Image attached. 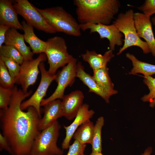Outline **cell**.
Here are the masks:
<instances>
[{"label": "cell", "instance_id": "1", "mask_svg": "<svg viewBox=\"0 0 155 155\" xmlns=\"http://www.w3.org/2000/svg\"><path fill=\"white\" fill-rule=\"evenodd\" d=\"M8 108L0 111L2 134L10 146L11 155H30L34 140L40 131L38 125L41 117L36 109L30 106L26 112L20 107L22 102L32 93L24 92L14 86Z\"/></svg>", "mask_w": 155, "mask_h": 155}, {"label": "cell", "instance_id": "2", "mask_svg": "<svg viewBox=\"0 0 155 155\" xmlns=\"http://www.w3.org/2000/svg\"><path fill=\"white\" fill-rule=\"evenodd\" d=\"M76 13L80 24L109 25L118 12V0H74Z\"/></svg>", "mask_w": 155, "mask_h": 155}, {"label": "cell", "instance_id": "3", "mask_svg": "<svg viewBox=\"0 0 155 155\" xmlns=\"http://www.w3.org/2000/svg\"><path fill=\"white\" fill-rule=\"evenodd\" d=\"M36 8L56 32H62L76 37L81 35L80 24L62 7L57 6L44 9Z\"/></svg>", "mask_w": 155, "mask_h": 155}, {"label": "cell", "instance_id": "4", "mask_svg": "<svg viewBox=\"0 0 155 155\" xmlns=\"http://www.w3.org/2000/svg\"><path fill=\"white\" fill-rule=\"evenodd\" d=\"M134 13L132 9H129L124 13H121L113 22V24L124 36V44L119 49L117 55L133 46L140 48L144 53H150L147 43L143 41L137 34L134 19Z\"/></svg>", "mask_w": 155, "mask_h": 155}, {"label": "cell", "instance_id": "5", "mask_svg": "<svg viewBox=\"0 0 155 155\" xmlns=\"http://www.w3.org/2000/svg\"><path fill=\"white\" fill-rule=\"evenodd\" d=\"M61 125L57 121L41 131L35 138L30 154L32 155H63L57 145Z\"/></svg>", "mask_w": 155, "mask_h": 155}, {"label": "cell", "instance_id": "6", "mask_svg": "<svg viewBox=\"0 0 155 155\" xmlns=\"http://www.w3.org/2000/svg\"><path fill=\"white\" fill-rule=\"evenodd\" d=\"M46 42L44 53L49 65L48 71L50 74L54 75L59 68L65 66L74 57L68 53L66 42L63 38L55 36L49 38Z\"/></svg>", "mask_w": 155, "mask_h": 155}, {"label": "cell", "instance_id": "7", "mask_svg": "<svg viewBox=\"0 0 155 155\" xmlns=\"http://www.w3.org/2000/svg\"><path fill=\"white\" fill-rule=\"evenodd\" d=\"M13 6L17 13L21 16L29 24L38 30L49 34L56 30L46 22L36 7L28 0H16Z\"/></svg>", "mask_w": 155, "mask_h": 155}, {"label": "cell", "instance_id": "8", "mask_svg": "<svg viewBox=\"0 0 155 155\" xmlns=\"http://www.w3.org/2000/svg\"><path fill=\"white\" fill-rule=\"evenodd\" d=\"M77 63V59L74 58L57 74L55 80L57 83V87L51 96L42 100L41 106H44L49 102L55 100H62L66 87L71 86L75 81V78L76 77Z\"/></svg>", "mask_w": 155, "mask_h": 155}, {"label": "cell", "instance_id": "9", "mask_svg": "<svg viewBox=\"0 0 155 155\" xmlns=\"http://www.w3.org/2000/svg\"><path fill=\"white\" fill-rule=\"evenodd\" d=\"M47 59L45 54L42 53L35 59L24 60L20 65L19 74L14 80L15 83L20 85L24 92H27L28 87L36 82L39 73L40 64Z\"/></svg>", "mask_w": 155, "mask_h": 155}, {"label": "cell", "instance_id": "10", "mask_svg": "<svg viewBox=\"0 0 155 155\" xmlns=\"http://www.w3.org/2000/svg\"><path fill=\"white\" fill-rule=\"evenodd\" d=\"M41 74V78L39 85L35 92L28 99L22 102L20 107L24 110L30 106L34 107L37 111L39 115L41 116L40 104L42 101L45 96L48 89L52 82L56 78V74L51 75L49 74L45 68L43 62H41L39 66Z\"/></svg>", "mask_w": 155, "mask_h": 155}, {"label": "cell", "instance_id": "11", "mask_svg": "<svg viewBox=\"0 0 155 155\" xmlns=\"http://www.w3.org/2000/svg\"><path fill=\"white\" fill-rule=\"evenodd\" d=\"M80 26L83 31L89 30L90 34L96 32L99 34L100 39H107L109 42V49L113 51L115 50L116 46L123 45L122 38L123 35L113 24L108 25L101 24H80Z\"/></svg>", "mask_w": 155, "mask_h": 155}, {"label": "cell", "instance_id": "12", "mask_svg": "<svg viewBox=\"0 0 155 155\" xmlns=\"http://www.w3.org/2000/svg\"><path fill=\"white\" fill-rule=\"evenodd\" d=\"M150 17L143 13H134V19L137 34L148 44L150 53L155 57V38L153 32Z\"/></svg>", "mask_w": 155, "mask_h": 155}, {"label": "cell", "instance_id": "13", "mask_svg": "<svg viewBox=\"0 0 155 155\" xmlns=\"http://www.w3.org/2000/svg\"><path fill=\"white\" fill-rule=\"evenodd\" d=\"M94 113L93 110L89 109L88 104H83L72 123L69 126H63L66 131V135L61 144L62 149H67L69 148L70 142L76 130L80 126L92 118Z\"/></svg>", "mask_w": 155, "mask_h": 155}, {"label": "cell", "instance_id": "14", "mask_svg": "<svg viewBox=\"0 0 155 155\" xmlns=\"http://www.w3.org/2000/svg\"><path fill=\"white\" fill-rule=\"evenodd\" d=\"M84 98L83 93L80 90L64 95L61 101L63 116L69 120L74 119L83 104Z\"/></svg>", "mask_w": 155, "mask_h": 155}, {"label": "cell", "instance_id": "15", "mask_svg": "<svg viewBox=\"0 0 155 155\" xmlns=\"http://www.w3.org/2000/svg\"><path fill=\"white\" fill-rule=\"evenodd\" d=\"M44 115L39 120L38 125L39 131L48 127L63 116L61 101L59 99L50 101L44 106Z\"/></svg>", "mask_w": 155, "mask_h": 155}, {"label": "cell", "instance_id": "16", "mask_svg": "<svg viewBox=\"0 0 155 155\" xmlns=\"http://www.w3.org/2000/svg\"><path fill=\"white\" fill-rule=\"evenodd\" d=\"M24 40L23 34L19 33L17 29L11 28L6 33L4 43L16 49L23 57L24 60H32L34 54L26 45Z\"/></svg>", "mask_w": 155, "mask_h": 155}, {"label": "cell", "instance_id": "17", "mask_svg": "<svg viewBox=\"0 0 155 155\" xmlns=\"http://www.w3.org/2000/svg\"><path fill=\"white\" fill-rule=\"evenodd\" d=\"M18 13L11 1L0 0V24L17 30H22L23 26L19 21Z\"/></svg>", "mask_w": 155, "mask_h": 155}, {"label": "cell", "instance_id": "18", "mask_svg": "<svg viewBox=\"0 0 155 155\" xmlns=\"http://www.w3.org/2000/svg\"><path fill=\"white\" fill-rule=\"evenodd\" d=\"M76 77L78 78L89 89V92H93L103 99L107 103L109 102L110 96L98 84L93 76L86 73L82 63L78 62L77 65Z\"/></svg>", "mask_w": 155, "mask_h": 155}, {"label": "cell", "instance_id": "19", "mask_svg": "<svg viewBox=\"0 0 155 155\" xmlns=\"http://www.w3.org/2000/svg\"><path fill=\"white\" fill-rule=\"evenodd\" d=\"M113 51L109 49L103 55L98 54L94 51L86 50L81 54L83 60L87 62L93 71L107 67V64L114 57Z\"/></svg>", "mask_w": 155, "mask_h": 155}, {"label": "cell", "instance_id": "20", "mask_svg": "<svg viewBox=\"0 0 155 155\" xmlns=\"http://www.w3.org/2000/svg\"><path fill=\"white\" fill-rule=\"evenodd\" d=\"M23 26L25 40L30 45L34 54L44 53L46 46V42L38 37L34 32V28L25 21L21 22Z\"/></svg>", "mask_w": 155, "mask_h": 155}, {"label": "cell", "instance_id": "21", "mask_svg": "<svg viewBox=\"0 0 155 155\" xmlns=\"http://www.w3.org/2000/svg\"><path fill=\"white\" fill-rule=\"evenodd\" d=\"M108 69L106 67L93 71V76L99 86L111 96L118 92L114 89V84L109 76Z\"/></svg>", "mask_w": 155, "mask_h": 155}, {"label": "cell", "instance_id": "22", "mask_svg": "<svg viewBox=\"0 0 155 155\" xmlns=\"http://www.w3.org/2000/svg\"><path fill=\"white\" fill-rule=\"evenodd\" d=\"M94 125L90 119L82 124L76 130L73 137L80 144H91L93 134Z\"/></svg>", "mask_w": 155, "mask_h": 155}, {"label": "cell", "instance_id": "23", "mask_svg": "<svg viewBox=\"0 0 155 155\" xmlns=\"http://www.w3.org/2000/svg\"><path fill=\"white\" fill-rule=\"evenodd\" d=\"M126 57L132 62L133 68L129 74L134 75L141 73L144 76H150L155 74V65L139 60L133 54L127 53Z\"/></svg>", "mask_w": 155, "mask_h": 155}, {"label": "cell", "instance_id": "24", "mask_svg": "<svg viewBox=\"0 0 155 155\" xmlns=\"http://www.w3.org/2000/svg\"><path fill=\"white\" fill-rule=\"evenodd\" d=\"M103 117H99L94 125V130L92 142V152H101L102 151L101 131L104 125Z\"/></svg>", "mask_w": 155, "mask_h": 155}, {"label": "cell", "instance_id": "25", "mask_svg": "<svg viewBox=\"0 0 155 155\" xmlns=\"http://www.w3.org/2000/svg\"><path fill=\"white\" fill-rule=\"evenodd\" d=\"M0 56L11 59L20 65L24 61V57L20 52L9 45L5 44L0 47Z\"/></svg>", "mask_w": 155, "mask_h": 155}, {"label": "cell", "instance_id": "26", "mask_svg": "<svg viewBox=\"0 0 155 155\" xmlns=\"http://www.w3.org/2000/svg\"><path fill=\"white\" fill-rule=\"evenodd\" d=\"M144 82L150 91L148 94L142 97L141 100L144 102H149L150 106L154 108L155 106V78L150 76H144Z\"/></svg>", "mask_w": 155, "mask_h": 155}, {"label": "cell", "instance_id": "27", "mask_svg": "<svg viewBox=\"0 0 155 155\" xmlns=\"http://www.w3.org/2000/svg\"><path fill=\"white\" fill-rule=\"evenodd\" d=\"M3 61L0 59V85L2 87L12 89L15 84Z\"/></svg>", "mask_w": 155, "mask_h": 155}, {"label": "cell", "instance_id": "28", "mask_svg": "<svg viewBox=\"0 0 155 155\" xmlns=\"http://www.w3.org/2000/svg\"><path fill=\"white\" fill-rule=\"evenodd\" d=\"M13 94V88H6L0 86V108L7 109L11 102Z\"/></svg>", "mask_w": 155, "mask_h": 155}, {"label": "cell", "instance_id": "29", "mask_svg": "<svg viewBox=\"0 0 155 155\" xmlns=\"http://www.w3.org/2000/svg\"><path fill=\"white\" fill-rule=\"evenodd\" d=\"M0 59L3 61L10 75L15 80L19 74L20 65L12 59L1 56Z\"/></svg>", "mask_w": 155, "mask_h": 155}, {"label": "cell", "instance_id": "30", "mask_svg": "<svg viewBox=\"0 0 155 155\" xmlns=\"http://www.w3.org/2000/svg\"><path fill=\"white\" fill-rule=\"evenodd\" d=\"M138 9L143 12L146 15L151 17L155 13V0H146L144 3ZM151 21L155 26V16L151 19Z\"/></svg>", "mask_w": 155, "mask_h": 155}, {"label": "cell", "instance_id": "31", "mask_svg": "<svg viewBox=\"0 0 155 155\" xmlns=\"http://www.w3.org/2000/svg\"><path fill=\"white\" fill-rule=\"evenodd\" d=\"M86 146V144H82L75 140L72 144L69 146L67 155H82L84 154Z\"/></svg>", "mask_w": 155, "mask_h": 155}, {"label": "cell", "instance_id": "32", "mask_svg": "<svg viewBox=\"0 0 155 155\" xmlns=\"http://www.w3.org/2000/svg\"><path fill=\"white\" fill-rule=\"evenodd\" d=\"M0 151L5 150L11 154L9 145L6 138L1 133H0Z\"/></svg>", "mask_w": 155, "mask_h": 155}, {"label": "cell", "instance_id": "33", "mask_svg": "<svg viewBox=\"0 0 155 155\" xmlns=\"http://www.w3.org/2000/svg\"><path fill=\"white\" fill-rule=\"evenodd\" d=\"M10 28L8 26L0 24V47L4 43L6 33Z\"/></svg>", "mask_w": 155, "mask_h": 155}, {"label": "cell", "instance_id": "34", "mask_svg": "<svg viewBox=\"0 0 155 155\" xmlns=\"http://www.w3.org/2000/svg\"><path fill=\"white\" fill-rule=\"evenodd\" d=\"M152 152V148L149 147L145 150L144 152L141 155H150Z\"/></svg>", "mask_w": 155, "mask_h": 155}, {"label": "cell", "instance_id": "35", "mask_svg": "<svg viewBox=\"0 0 155 155\" xmlns=\"http://www.w3.org/2000/svg\"><path fill=\"white\" fill-rule=\"evenodd\" d=\"M90 155H103L101 152H93L90 154Z\"/></svg>", "mask_w": 155, "mask_h": 155}, {"label": "cell", "instance_id": "36", "mask_svg": "<svg viewBox=\"0 0 155 155\" xmlns=\"http://www.w3.org/2000/svg\"><path fill=\"white\" fill-rule=\"evenodd\" d=\"M82 155H85L84 154H83Z\"/></svg>", "mask_w": 155, "mask_h": 155}, {"label": "cell", "instance_id": "37", "mask_svg": "<svg viewBox=\"0 0 155 155\" xmlns=\"http://www.w3.org/2000/svg\"><path fill=\"white\" fill-rule=\"evenodd\" d=\"M30 155H32L30 154Z\"/></svg>", "mask_w": 155, "mask_h": 155}, {"label": "cell", "instance_id": "38", "mask_svg": "<svg viewBox=\"0 0 155 155\" xmlns=\"http://www.w3.org/2000/svg\"></svg>", "mask_w": 155, "mask_h": 155}]
</instances>
